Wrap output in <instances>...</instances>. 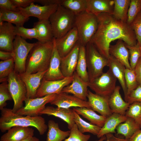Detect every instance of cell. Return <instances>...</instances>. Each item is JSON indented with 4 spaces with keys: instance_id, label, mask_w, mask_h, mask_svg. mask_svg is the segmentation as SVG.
<instances>
[{
    "instance_id": "14",
    "label": "cell",
    "mask_w": 141,
    "mask_h": 141,
    "mask_svg": "<svg viewBox=\"0 0 141 141\" xmlns=\"http://www.w3.org/2000/svg\"><path fill=\"white\" fill-rule=\"evenodd\" d=\"M72 83L64 87L61 92L71 93L78 98L84 101H87L88 93L89 82L82 79L76 71L72 75Z\"/></svg>"
},
{
    "instance_id": "4",
    "label": "cell",
    "mask_w": 141,
    "mask_h": 141,
    "mask_svg": "<svg viewBox=\"0 0 141 141\" xmlns=\"http://www.w3.org/2000/svg\"><path fill=\"white\" fill-rule=\"evenodd\" d=\"M76 16L71 11L61 5L49 18L54 38H60L74 26Z\"/></svg>"
},
{
    "instance_id": "44",
    "label": "cell",
    "mask_w": 141,
    "mask_h": 141,
    "mask_svg": "<svg viewBox=\"0 0 141 141\" xmlns=\"http://www.w3.org/2000/svg\"><path fill=\"white\" fill-rule=\"evenodd\" d=\"M70 131L68 137L63 141H88L91 137L90 135L85 134L81 132L75 124Z\"/></svg>"
},
{
    "instance_id": "16",
    "label": "cell",
    "mask_w": 141,
    "mask_h": 141,
    "mask_svg": "<svg viewBox=\"0 0 141 141\" xmlns=\"http://www.w3.org/2000/svg\"><path fill=\"white\" fill-rule=\"evenodd\" d=\"M80 44L78 41L67 55L61 57L60 68L65 77H72L75 71Z\"/></svg>"
},
{
    "instance_id": "41",
    "label": "cell",
    "mask_w": 141,
    "mask_h": 141,
    "mask_svg": "<svg viewBox=\"0 0 141 141\" xmlns=\"http://www.w3.org/2000/svg\"><path fill=\"white\" fill-rule=\"evenodd\" d=\"M125 45L129 52L130 65L131 69L134 70L139 59L141 57L140 46L138 42L135 45L133 46L126 44Z\"/></svg>"
},
{
    "instance_id": "55",
    "label": "cell",
    "mask_w": 141,
    "mask_h": 141,
    "mask_svg": "<svg viewBox=\"0 0 141 141\" xmlns=\"http://www.w3.org/2000/svg\"><path fill=\"white\" fill-rule=\"evenodd\" d=\"M102 141V139L101 138H100V139L99 140H96V141Z\"/></svg>"
},
{
    "instance_id": "18",
    "label": "cell",
    "mask_w": 141,
    "mask_h": 141,
    "mask_svg": "<svg viewBox=\"0 0 141 141\" xmlns=\"http://www.w3.org/2000/svg\"><path fill=\"white\" fill-rule=\"evenodd\" d=\"M16 36L15 26L12 24L6 22L0 23V50L12 52Z\"/></svg>"
},
{
    "instance_id": "27",
    "label": "cell",
    "mask_w": 141,
    "mask_h": 141,
    "mask_svg": "<svg viewBox=\"0 0 141 141\" xmlns=\"http://www.w3.org/2000/svg\"><path fill=\"white\" fill-rule=\"evenodd\" d=\"M127 118L125 115L113 113L107 118L103 126L97 135V137L100 138L109 133H116L115 130L117 127L120 124L125 122Z\"/></svg>"
},
{
    "instance_id": "48",
    "label": "cell",
    "mask_w": 141,
    "mask_h": 141,
    "mask_svg": "<svg viewBox=\"0 0 141 141\" xmlns=\"http://www.w3.org/2000/svg\"><path fill=\"white\" fill-rule=\"evenodd\" d=\"M34 0H11L13 4L17 8H25L33 2Z\"/></svg>"
},
{
    "instance_id": "49",
    "label": "cell",
    "mask_w": 141,
    "mask_h": 141,
    "mask_svg": "<svg viewBox=\"0 0 141 141\" xmlns=\"http://www.w3.org/2000/svg\"><path fill=\"white\" fill-rule=\"evenodd\" d=\"M64 0H34V2L41 4L43 5H61Z\"/></svg>"
},
{
    "instance_id": "5",
    "label": "cell",
    "mask_w": 141,
    "mask_h": 141,
    "mask_svg": "<svg viewBox=\"0 0 141 141\" xmlns=\"http://www.w3.org/2000/svg\"><path fill=\"white\" fill-rule=\"evenodd\" d=\"M97 16L86 11L76 16L74 26L77 30L80 44L86 46L98 28Z\"/></svg>"
},
{
    "instance_id": "12",
    "label": "cell",
    "mask_w": 141,
    "mask_h": 141,
    "mask_svg": "<svg viewBox=\"0 0 141 141\" xmlns=\"http://www.w3.org/2000/svg\"><path fill=\"white\" fill-rule=\"evenodd\" d=\"M53 40L61 57L65 56L70 51L79 41L76 28L74 26L61 38L58 39L54 38Z\"/></svg>"
},
{
    "instance_id": "45",
    "label": "cell",
    "mask_w": 141,
    "mask_h": 141,
    "mask_svg": "<svg viewBox=\"0 0 141 141\" xmlns=\"http://www.w3.org/2000/svg\"><path fill=\"white\" fill-rule=\"evenodd\" d=\"M130 25L135 34L137 42L141 45V11Z\"/></svg>"
},
{
    "instance_id": "28",
    "label": "cell",
    "mask_w": 141,
    "mask_h": 141,
    "mask_svg": "<svg viewBox=\"0 0 141 141\" xmlns=\"http://www.w3.org/2000/svg\"><path fill=\"white\" fill-rule=\"evenodd\" d=\"M33 27L37 30L38 41L44 43L53 41L54 37L49 20L38 21L34 23Z\"/></svg>"
},
{
    "instance_id": "36",
    "label": "cell",
    "mask_w": 141,
    "mask_h": 141,
    "mask_svg": "<svg viewBox=\"0 0 141 141\" xmlns=\"http://www.w3.org/2000/svg\"><path fill=\"white\" fill-rule=\"evenodd\" d=\"M61 5L77 16L86 11V0H64Z\"/></svg>"
},
{
    "instance_id": "23",
    "label": "cell",
    "mask_w": 141,
    "mask_h": 141,
    "mask_svg": "<svg viewBox=\"0 0 141 141\" xmlns=\"http://www.w3.org/2000/svg\"><path fill=\"white\" fill-rule=\"evenodd\" d=\"M108 59L109 70L119 82L124 92L125 100L126 101L127 90L125 78L126 68L123 64L111 56L110 55Z\"/></svg>"
},
{
    "instance_id": "56",
    "label": "cell",
    "mask_w": 141,
    "mask_h": 141,
    "mask_svg": "<svg viewBox=\"0 0 141 141\" xmlns=\"http://www.w3.org/2000/svg\"><path fill=\"white\" fill-rule=\"evenodd\" d=\"M140 50L141 53V45L140 46Z\"/></svg>"
},
{
    "instance_id": "37",
    "label": "cell",
    "mask_w": 141,
    "mask_h": 141,
    "mask_svg": "<svg viewBox=\"0 0 141 141\" xmlns=\"http://www.w3.org/2000/svg\"><path fill=\"white\" fill-rule=\"evenodd\" d=\"M15 64L13 58L0 62V82L8 81L9 76L14 70Z\"/></svg>"
},
{
    "instance_id": "1",
    "label": "cell",
    "mask_w": 141,
    "mask_h": 141,
    "mask_svg": "<svg viewBox=\"0 0 141 141\" xmlns=\"http://www.w3.org/2000/svg\"><path fill=\"white\" fill-rule=\"evenodd\" d=\"M97 16L98 28L90 42L104 56L108 59L109 57L110 43L115 40H122L126 44L131 46L137 44L134 32L126 22L118 20L108 13H101Z\"/></svg>"
},
{
    "instance_id": "29",
    "label": "cell",
    "mask_w": 141,
    "mask_h": 141,
    "mask_svg": "<svg viewBox=\"0 0 141 141\" xmlns=\"http://www.w3.org/2000/svg\"><path fill=\"white\" fill-rule=\"evenodd\" d=\"M20 11H13L0 9V23L6 22L13 24L16 26H23L29 19Z\"/></svg>"
},
{
    "instance_id": "46",
    "label": "cell",
    "mask_w": 141,
    "mask_h": 141,
    "mask_svg": "<svg viewBox=\"0 0 141 141\" xmlns=\"http://www.w3.org/2000/svg\"><path fill=\"white\" fill-rule=\"evenodd\" d=\"M126 102L130 104L135 102H141V85H139L128 95Z\"/></svg>"
},
{
    "instance_id": "34",
    "label": "cell",
    "mask_w": 141,
    "mask_h": 141,
    "mask_svg": "<svg viewBox=\"0 0 141 141\" xmlns=\"http://www.w3.org/2000/svg\"><path fill=\"white\" fill-rule=\"evenodd\" d=\"M131 0H113L114 6L112 15L116 19L126 22Z\"/></svg>"
},
{
    "instance_id": "6",
    "label": "cell",
    "mask_w": 141,
    "mask_h": 141,
    "mask_svg": "<svg viewBox=\"0 0 141 141\" xmlns=\"http://www.w3.org/2000/svg\"><path fill=\"white\" fill-rule=\"evenodd\" d=\"M85 48L87 72L90 81L103 73L104 67L108 66V59L101 54L90 42L87 44Z\"/></svg>"
},
{
    "instance_id": "42",
    "label": "cell",
    "mask_w": 141,
    "mask_h": 141,
    "mask_svg": "<svg viewBox=\"0 0 141 141\" xmlns=\"http://www.w3.org/2000/svg\"><path fill=\"white\" fill-rule=\"evenodd\" d=\"M141 11V0H131L128 14L127 23L130 25Z\"/></svg>"
},
{
    "instance_id": "7",
    "label": "cell",
    "mask_w": 141,
    "mask_h": 141,
    "mask_svg": "<svg viewBox=\"0 0 141 141\" xmlns=\"http://www.w3.org/2000/svg\"><path fill=\"white\" fill-rule=\"evenodd\" d=\"M36 43H31L19 36H16L13 43V54L15 64L14 71L19 75L26 72V60L30 51Z\"/></svg>"
},
{
    "instance_id": "13",
    "label": "cell",
    "mask_w": 141,
    "mask_h": 141,
    "mask_svg": "<svg viewBox=\"0 0 141 141\" xmlns=\"http://www.w3.org/2000/svg\"><path fill=\"white\" fill-rule=\"evenodd\" d=\"M59 5H52L40 6L34 2L25 8H19L20 11L25 17L33 16L38 21L49 20L51 15L56 10Z\"/></svg>"
},
{
    "instance_id": "24",
    "label": "cell",
    "mask_w": 141,
    "mask_h": 141,
    "mask_svg": "<svg viewBox=\"0 0 141 141\" xmlns=\"http://www.w3.org/2000/svg\"><path fill=\"white\" fill-rule=\"evenodd\" d=\"M86 11L96 16L102 13L112 15L113 0H86Z\"/></svg>"
},
{
    "instance_id": "8",
    "label": "cell",
    "mask_w": 141,
    "mask_h": 141,
    "mask_svg": "<svg viewBox=\"0 0 141 141\" xmlns=\"http://www.w3.org/2000/svg\"><path fill=\"white\" fill-rule=\"evenodd\" d=\"M8 82L9 89L14 101L12 111L16 113L23 107V102L27 98L26 87L19 75L14 71L10 75Z\"/></svg>"
},
{
    "instance_id": "39",
    "label": "cell",
    "mask_w": 141,
    "mask_h": 141,
    "mask_svg": "<svg viewBox=\"0 0 141 141\" xmlns=\"http://www.w3.org/2000/svg\"><path fill=\"white\" fill-rule=\"evenodd\" d=\"M125 78L127 90V97L139 85L134 70L126 68L125 71Z\"/></svg>"
},
{
    "instance_id": "52",
    "label": "cell",
    "mask_w": 141,
    "mask_h": 141,
    "mask_svg": "<svg viewBox=\"0 0 141 141\" xmlns=\"http://www.w3.org/2000/svg\"><path fill=\"white\" fill-rule=\"evenodd\" d=\"M105 141H129V140L121 137H115L111 133L106 134Z\"/></svg>"
},
{
    "instance_id": "10",
    "label": "cell",
    "mask_w": 141,
    "mask_h": 141,
    "mask_svg": "<svg viewBox=\"0 0 141 141\" xmlns=\"http://www.w3.org/2000/svg\"><path fill=\"white\" fill-rule=\"evenodd\" d=\"M56 95V94H52L40 97L26 98L24 101L25 105L15 113L24 116H39L40 112L45 108L46 104L52 101Z\"/></svg>"
},
{
    "instance_id": "51",
    "label": "cell",
    "mask_w": 141,
    "mask_h": 141,
    "mask_svg": "<svg viewBox=\"0 0 141 141\" xmlns=\"http://www.w3.org/2000/svg\"><path fill=\"white\" fill-rule=\"evenodd\" d=\"M13 57V52L0 50V59L2 61L9 60Z\"/></svg>"
},
{
    "instance_id": "50",
    "label": "cell",
    "mask_w": 141,
    "mask_h": 141,
    "mask_svg": "<svg viewBox=\"0 0 141 141\" xmlns=\"http://www.w3.org/2000/svg\"><path fill=\"white\" fill-rule=\"evenodd\" d=\"M138 85H141V57L134 69Z\"/></svg>"
},
{
    "instance_id": "54",
    "label": "cell",
    "mask_w": 141,
    "mask_h": 141,
    "mask_svg": "<svg viewBox=\"0 0 141 141\" xmlns=\"http://www.w3.org/2000/svg\"><path fill=\"white\" fill-rule=\"evenodd\" d=\"M22 141H40L37 138L33 136L29 137Z\"/></svg>"
},
{
    "instance_id": "11",
    "label": "cell",
    "mask_w": 141,
    "mask_h": 141,
    "mask_svg": "<svg viewBox=\"0 0 141 141\" xmlns=\"http://www.w3.org/2000/svg\"><path fill=\"white\" fill-rule=\"evenodd\" d=\"M72 80V76L56 81H48L43 78L37 91L36 97L59 93L64 87L70 84Z\"/></svg>"
},
{
    "instance_id": "17",
    "label": "cell",
    "mask_w": 141,
    "mask_h": 141,
    "mask_svg": "<svg viewBox=\"0 0 141 141\" xmlns=\"http://www.w3.org/2000/svg\"><path fill=\"white\" fill-rule=\"evenodd\" d=\"M47 70L32 74L25 72L19 75L26 86L27 98H36L37 91Z\"/></svg>"
},
{
    "instance_id": "26",
    "label": "cell",
    "mask_w": 141,
    "mask_h": 141,
    "mask_svg": "<svg viewBox=\"0 0 141 141\" xmlns=\"http://www.w3.org/2000/svg\"><path fill=\"white\" fill-rule=\"evenodd\" d=\"M121 87L117 86L108 99L109 105L113 113L125 115L130 104L124 101L120 93Z\"/></svg>"
},
{
    "instance_id": "53",
    "label": "cell",
    "mask_w": 141,
    "mask_h": 141,
    "mask_svg": "<svg viewBox=\"0 0 141 141\" xmlns=\"http://www.w3.org/2000/svg\"><path fill=\"white\" fill-rule=\"evenodd\" d=\"M129 141H141V130H137L129 139Z\"/></svg>"
},
{
    "instance_id": "33",
    "label": "cell",
    "mask_w": 141,
    "mask_h": 141,
    "mask_svg": "<svg viewBox=\"0 0 141 141\" xmlns=\"http://www.w3.org/2000/svg\"><path fill=\"white\" fill-rule=\"evenodd\" d=\"M75 71L78 75L84 81L87 82L89 81L87 70L85 46L80 44Z\"/></svg>"
},
{
    "instance_id": "43",
    "label": "cell",
    "mask_w": 141,
    "mask_h": 141,
    "mask_svg": "<svg viewBox=\"0 0 141 141\" xmlns=\"http://www.w3.org/2000/svg\"><path fill=\"white\" fill-rule=\"evenodd\" d=\"M13 100L9 91L8 81L1 83L0 85V110L5 108L7 105L6 101Z\"/></svg>"
},
{
    "instance_id": "40",
    "label": "cell",
    "mask_w": 141,
    "mask_h": 141,
    "mask_svg": "<svg viewBox=\"0 0 141 141\" xmlns=\"http://www.w3.org/2000/svg\"><path fill=\"white\" fill-rule=\"evenodd\" d=\"M15 31L16 36H19L25 40L34 38L38 40L37 30L34 27L28 28L23 26H15Z\"/></svg>"
},
{
    "instance_id": "21",
    "label": "cell",
    "mask_w": 141,
    "mask_h": 141,
    "mask_svg": "<svg viewBox=\"0 0 141 141\" xmlns=\"http://www.w3.org/2000/svg\"><path fill=\"white\" fill-rule=\"evenodd\" d=\"M45 114L52 115L62 120L67 124L68 128L70 130L75 124L74 121V114L72 109L50 106L46 107L39 113V115Z\"/></svg>"
},
{
    "instance_id": "31",
    "label": "cell",
    "mask_w": 141,
    "mask_h": 141,
    "mask_svg": "<svg viewBox=\"0 0 141 141\" xmlns=\"http://www.w3.org/2000/svg\"><path fill=\"white\" fill-rule=\"evenodd\" d=\"M73 109L78 114L89 121L90 123L101 127L103 126L107 118L97 114L91 108L74 107Z\"/></svg>"
},
{
    "instance_id": "30",
    "label": "cell",
    "mask_w": 141,
    "mask_h": 141,
    "mask_svg": "<svg viewBox=\"0 0 141 141\" xmlns=\"http://www.w3.org/2000/svg\"><path fill=\"white\" fill-rule=\"evenodd\" d=\"M141 128L132 118L127 117L126 121L119 124L116 128V134L122 135L126 139H129L137 130Z\"/></svg>"
},
{
    "instance_id": "9",
    "label": "cell",
    "mask_w": 141,
    "mask_h": 141,
    "mask_svg": "<svg viewBox=\"0 0 141 141\" xmlns=\"http://www.w3.org/2000/svg\"><path fill=\"white\" fill-rule=\"evenodd\" d=\"M117 80L108 70L98 77L89 81L88 87L95 93L109 98L116 87Z\"/></svg>"
},
{
    "instance_id": "32",
    "label": "cell",
    "mask_w": 141,
    "mask_h": 141,
    "mask_svg": "<svg viewBox=\"0 0 141 141\" xmlns=\"http://www.w3.org/2000/svg\"><path fill=\"white\" fill-rule=\"evenodd\" d=\"M48 131L45 141H63L70 134V131H63L59 128L58 123L54 120L48 121Z\"/></svg>"
},
{
    "instance_id": "15",
    "label": "cell",
    "mask_w": 141,
    "mask_h": 141,
    "mask_svg": "<svg viewBox=\"0 0 141 141\" xmlns=\"http://www.w3.org/2000/svg\"><path fill=\"white\" fill-rule=\"evenodd\" d=\"M50 103L58 107L66 108L73 107L91 109L88 101H83L73 95L61 92L56 94L55 98Z\"/></svg>"
},
{
    "instance_id": "47",
    "label": "cell",
    "mask_w": 141,
    "mask_h": 141,
    "mask_svg": "<svg viewBox=\"0 0 141 141\" xmlns=\"http://www.w3.org/2000/svg\"><path fill=\"white\" fill-rule=\"evenodd\" d=\"M0 8L13 11H20L19 9L13 4L11 0H0Z\"/></svg>"
},
{
    "instance_id": "35",
    "label": "cell",
    "mask_w": 141,
    "mask_h": 141,
    "mask_svg": "<svg viewBox=\"0 0 141 141\" xmlns=\"http://www.w3.org/2000/svg\"><path fill=\"white\" fill-rule=\"evenodd\" d=\"M74 121L81 132L83 133L87 132L95 135H98L101 127L86 121L74 111Z\"/></svg>"
},
{
    "instance_id": "2",
    "label": "cell",
    "mask_w": 141,
    "mask_h": 141,
    "mask_svg": "<svg viewBox=\"0 0 141 141\" xmlns=\"http://www.w3.org/2000/svg\"><path fill=\"white\" fill-rule=\"evenodd\" d=\"M0 130L4 132L14 126L33 127L43 135L48 128L44 118L38 116H22L14 113L12 109L4 108L1 110Z\"/></svg>"
},
{
    "instance_id": "22",
    "label": "cell",
    "mask_w": 141,
    "mask_h": 141,
    "mask_svg": "<svg viewBox=\"0 0 141 141\" xmlns=\"http://www.w3.org/2000/svg\"><path fill=\"white\" fill-rule=\"evenodd\" d=\"M34 130L30 127L14 126L1 137L0 141H22L33 136Z\"/></svg>"
},
{
    "instance_id": "3",
    "label": "cell",
    "mask_w": 141,
    "mask_h": 141,
    "mask_svg": "<svg viewBox=\"0 0 141 141\" xmlns=\"http://www.w3.org/2000/svg\"><path fill=\"white\" fill-rule=\"evenodd\" d=\"M54 47L52 41L42 43L38 41L27 57L25 72L32 74L47 70L49 68Z\"/></svg>"
},
{
    "instance_id": "19",
    "label": "cell",
    "mask_w": 141,
    "mask_h": 141,
    "mask_svg": "<svg viewBox=\"0 0 141 141\" xmlns=\"http://www.w3.org/2000/svg\"><path fill=\"white\" fill-rule=\"evenodd\" d=\"M87 98L91 109L101 115L107 118L113 113L109 107L108 98L93 93L89 90Z\"/></svg>"
},
{
    "instance_id": "38",
    "label": "cell",
    "mask_w": 141,
    "mask_h": 141,
    "mask_svg": "<svg viewBox=\"0 0 141 141\" xmlns=\"http://www.w3.org/2000/svg\"><path fill=\"white\" fill-rule=\"evenodd\" d=\"M125 115L133 119L141 128V102H135L130 104Z\"/></svg>"
},
{
    "instance_id": "20",
    "label": "cell",
    "mask_w": 141,
    "mask_h": 141,
    "mask_svg": "<svg viewBox=\"0 0 141 141\" xmlns=\"http://www.w3.org/2000/svg\"><path fill=\"white\" fill-rule=\"evenodd\" d=\"M54 47L48 69L44 78L48 81H56L62 79L65 77L60 68L61 57L55 46L53 39Z\"/></svg>"
},
{
    "instance_id": "25",
    "label": "cell",
    "mask_w": 141,
    "mask_h": 141,
    "mask_svg": "<svg viewBox=\"0 0 141 141\" xmlns=\"http://www.w3.org/2000/svg\"><path fill=\"white\" fill-rule=\"evenodd\" d=\"M109 53L125 67L126 68L132 69L129 61V53L124 42L118 40L115 45H110Z\"/></svg>"
}]
</instances>
